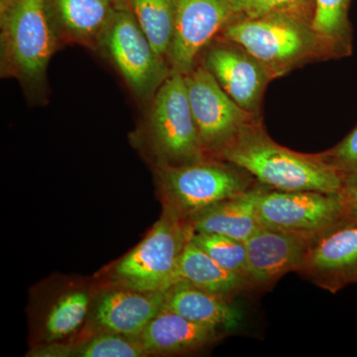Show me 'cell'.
<instances>
[{"mask_svg": "<svg viewBox=\"0 0 357 357\" xmlns=\"http://www.w3.org/2000/svg\"><path fill=\"white\" fill-rule=\"evenodd\" d=\"M297 274L332 294L357 285V222L344 220L312 241Z\"/></svg>", "mask_w": 357, "mask_h": 357, "instance_id": "cell-11", "label": "cell"}, {"mask_svg": "<svg viewBox=\"0 0 357 357\" xmlns=\"http://www.w3.org/2000/svg\"><path fill=\"white\" fill-rule=\"evenodd\" d=\"M89 304V295L83 291L63 296L47 316V340H61L74 333L86 318Z\"/></svg>", "mask_w": 357, "mask_h": 357, "instance_id": "cell-22", "label": "cell"}, {"mask_svg": "<svg viewBox=\"0 0 357 357\" xmlns=\"http://www.w3.org/2000/svg\"><path fill=\"white\" fill-rule=\"evenodd\" d=\"M157 174L164 206L185 220L258 184L246 171L215 158L185 165H157Z\"/></svg>", "mask_w": 357, "mask_h": 357, "instance_id": "cell-5", "label": "cell"}, {"mask_svg": "<svg viewBox=\"0 0 357 357\" xmlns=\"http://www.w3.org/2000/svg\"><path fill=\"white\" fill-rule=\"evenodd\" d=\"M190 105L204 153L213 158L239 133L259 121L229 98L203 64L185 75Z\"/></svg>", "mask_w": 357, "mask_h": 357, "instance_id": "cell-9", "label": "cell"}, {"mask_svg": "<svg viewBox=\"0 0 357 357\" xmlns=\"http://www.w3.org/2000/svg\"><path fill=\"white\" fill-rule=\"evenodd\" d=\"M340 194L344 201L347 220L357 222V178L345 182Z\"/></svg>", "mask_w": 357, "mask_h": 357, "instance_id": "cell-27", "label": "cell"}, {"mask_svg": "<svg viewBox=\"0 0 357 357\" xmlns=\"http://www.w3.org/2000/svg\"><path fill=\"white\" fill-rule=\"evenodd\" d=\"M194 234L189 220L164 206L153 229L115 265V283L119 287L165 292L178 281V264Z\"/></svg>", "mask_w": 357, "mask_h": 357, "instance_id": "cell-4", "label": "cell"}, {"mask_svg": "<svg viewBox=\"0 0 357 357\" xmlns=\"http://www.w3.org/2000/svg\"><path fill=\"white\" fill-rule=\"evenodd\" d=\"M126 4L135 16L138 24L155 51L169 64V56L175 33L177 1L126 0Z\"/></svg>", "mask_w": 357, "mask_h": 357, "instance_id": "cell-21", "label": "cell"}, {"mask_svg": "<svg viewBox=\"0 0 357 357\" xmlns=\"http://www.w3.org/2000/svg\"><path fill=\"white\" fill-rule=\"evenodd\" d=\"M213 158L243 169L270 189L340 194L344 188L342 174L321 154L298 153L281 146L260 121L239 133Z\"/></svg>", "mask_w": 357, "mask_h": 357, "instance_id": "cell-1", "label": "cell"}, {"mask_svg": "<svg viewBox=\"0 0 357 357\" xmlns=\"http://www.w3.org/2000/svg\"><path fill=\"white\" fill-rule=\"evenodd\" d=\"M115 3L117 4V6H126V0H114Z\"/></svg>", "mask_w": 357, "mask_h": 357, "instance_id": "cell-28", "label": "cell"}, {"mask_svg": "<svg viewBox=\"0 0 357 357\" xmlns=\"http://www.w3.org/2000/svg\"><path fill=\"white\" fill-rule=\"evenodd\" d=\"M165 297V292L117 286L102 294L98 300L95 312L96 325L102 332L137 337L163 309Z\"/></svg>", "mask_w": 357, "mask_h": 357, "instance_id": "cell-14", "label": "cell"}, {"mask_svg": "<svg viewBox=\"0 0 357 357\" xmlns=\"http://www.w3.org/2000/svg\"><path fill=\"white\" fill-rule=\"evenodd\" d=\"M175 33L169 65L171 74L191 72L213 40L236 20L229 0H176Z\"/></svg>", "mask_w": 357, "mask_h": 357, "instance_id": "cell-10", "label": "cell"}, {"mask_svg": "<svg viewBox=\"0 0 357 357\" xmlns=\"http://www.w3.org/2000/svg\"><path fill=\"white\" fill-rule=\"evenodd\" d=\"M114 0H47L58 39L96 50L116 10Z\"/></svg>", "mask_w": 357, "mask_h": 357, "instance_id": "cell-15", "label": "cell"}, {"mask_svg": "<svg viewBox=\"0 0 357 357\" xmlns=\"http://www.w3.org/2000/svg\"><path fill=\"white\" fill-rule=\"evenodd\" d=\"M260 185L243 195L225 199L199 211L190 218L189 222L195 234H213L246 241L259 229L256 202Z\"/></svg>", "mask_w": 357, "mask_h": 357, "instance_id": "cell-18", "label": "cell"}, {"mask_svg": "<svg viewBox=\"0 0 357 357\" xmlns=\"http://www.w3.org/2000/svg\"><path fill=\"white\" fill-rule=\"evenodd\" d=\"M148 354L137 338L121 333L102 332L86 342L70 347V356L77 357H142Z\"/></svg>", "mask_w": 357, "mask_h": 357, "instance_id": "cell-24", "label": "cell"}, {"mask_svg": "<svg viewBox=\"0 0 357 357\" xmlns=\"http://www.w3.org/2000/svg\"><path fill=\"white\" fill-rule=\"evenodd\" d=\"M58 37L47 0H11L1 9V73L28 89L43 86Z\"/></svg>", "mask_w": 357, "mask_h": 357, "instance_id": "cell-2", "label": "cell"}, {"mask_svg": "<svg viewBox=\"0 0 357 357\" xmlns=\"http://www.w3.org/2000/svg\"><path fill=\"white\" fill-rule=\"evenodd\" d=\"M237 20L290 15L311 20L314 0H229Z\"/></svg>", "mask_w": 357, "mask_h": 357, "instance_id": "cell-25", "label": "cell"}, {"mask_svg": "<svg viewBox=\"0 0 357 357\" xmlns=\"http://www.w3.org/2000/svg\"><path fill=\"white\" fill-rule=\"evenodd\" d=\"M192 239L220 266L243 277L248 283V252L245 243L231 237L213 234H195Z\"/></svg>", "mask_w": 357, "mask_h": 357, "instance_id": "cell-23", "label": "cell"}, {"mask_svg": "<svg viewBox=\"0 0 357 357\" xmlns=\"http://www.w3.org/2000/svg\"><path fill=\"white\" fill-rule=\"evenodd\" d=\"M178 280L189 282L202 290L231 299L249 291L243 277L220 266L208 253L190 241L185 246L178 269Z\"/></svg>", "mask_w": 357, "mask_h": 357, "instance_id": "cell-19", "label": "cell"}, {"mask_svg": "<svg viewBox=\"0 0 357 357\" xmlns=\"http://www.w3.org/2000/svg\"><path fill=\"white\" fill-rule=\"evenodd\" d=\"M220 37L248 52L273 77L324 52L330 56L312 30V21L295 16L236 20L223 29Z\"/></svg>", "mask_w": 357, "mask_h": 357, "instance_id": "cell-3", "label": "cell"}, {"mask_svg": "<svg viewBox=\"0 0 357 357\" xmlns=\"http://www.w3.org/2000/svg\"><path fill=\"white\" fill-rule=\"evenodd\" d=\"M202 64L241 109L258 115L265 89L274 79L259 61L238 45L222 39L206 49Z\"/></svg>", "mask_w": 357, "mask_h": 357, "instance_id": "cell-12", "label": "cell"}, {"mask_svg": "<svg viewBox=\"0 0 357 357\" xmlns=\"http://www.w3.org/2000/svg\"><path fill=\"white\" fill-rule=\"evenodd\" d=\"M328 164L342 174L345 182L357 178V126L335 147L321 153Z\"/></svg>", "mask_w": 357, "mask_h": 357, "instance_id": "cell-26", "label": "cell"}, {"mask_svg": "<svg viewBox=\"0 0 357 357\" xmlns=\"http://www.w3.org/2000/svg\"><path fill=\"white\" fill-rule=\"evenodd\" d=\"M98 49L119 70L134 96L152 100L170 77L168 62L160 57L128 6H117Z\"/></svg>", "mask_w": 357, "mask_h": 357, "instance_id": "cell-7", "label": "cell"}, {"mask_svg": "<svg viewBox=\"0 0 357 357\" xmlns=\"http://www.w3.org/2000/svg\"><path fill=\"white\" fill-rule=\"evenodd\" d=\"M165 309L195 323L225 333L236 330L243 323V314L231 299L202 290L189 282H176L165 291Z\"/></svg>", "mask_w": 357, "mask_h": 357, "instance_id": "cell-17", "label": "cell"}, {"mask_svg": "<svg viewBox=\"0 0 357 357\" xmlns=\"http://www.w3.org/2000/svg\"><path fill=\"white\" fill-rule=\"evenodd\" d=\"M310 241L260 227L245 241L249 291H267L300 269Z\"/></svg>", "mask_w": 357, "mask_h": 357, "instance_id": "cell-13", "label": "cell"}, {"mask_svg": "<svg viewBox=\"0 0 357 357\" xmlns=\"http://www.w3.org/2000/svg\"><path fill=\"white\" fill-rule=\"evenodd\" d=\"M256 213L265 229L310 243L347 220L340 192L280 191L263 185L258 191Z\"/></svg>", "mask_w": 357, "mask_h": 357, "instance_id": "cell-8", "label": "cell"}, {"mask_svg": "<svg viewBox=\"0 0 357 357\" xmlns=\"http://www.w3.org/2000/svg\"><path fill=\"white\" fill-rule=\"evenodd\" d=\"M351 0H314L312 28L332 57H344L352 50L349 11Z\"/></svg>", "mask_w": 357, "mask_h": 357, "instance_id": "cell-20", "label": "cell"}, {"mask_svg": "<svg viewBox=\"0 0 357 357\" xmlns=\"http://www.w3.org/2000/svg\"><path fill=\"white\" fill-rule=\"evenodd\" d=\"M146 135L157 165H185L210 158L199 140L183 75L171 74L152 98Z\"/></svg>", "mask_w": 357, "mask_h": 357, "instance_id": "cell-6", "label": "cell"}, {"mask_svg": "<svg viewBox=\"0 0 357 357\" xmlns=\"http://www.w3.org/2000/svg\"><path fill=\"white\" fill-rule=\"evenodd\" d=\"M225 332L201 325L165 307L138 335L137 340L149 354H178L198 351L213 344Z\"/></svg>", "mask_w": 357, "mask_h": 357, "instance_id": "cell-16", "label": "cell"}]
</instances>
